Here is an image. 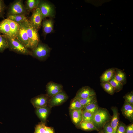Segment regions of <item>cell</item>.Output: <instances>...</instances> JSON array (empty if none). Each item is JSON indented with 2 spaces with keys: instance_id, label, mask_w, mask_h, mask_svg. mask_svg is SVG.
Segmentation results:
<instances>
[{
  "instance_id": "6da1fadb",
  "label": "cell",
  "mask_w": 133,
  "mask_h": 133,
  "mask_svg": "<svg viewBox=\"0 0 133 133\" xmlns=\"http://www.w3.org/2000/svg\"><path fill=\"white\" fill-rule=\"evenodd\" d=\"M110 116L107 110L99 108L93 114V123L99 130L110 120Z\"/></svg>"
},
{
  "instance_id": "7a4b0ae2",
  "label": "cell",
  "mask_w": 133,
  "mask_h": 133,
  "mask_svg": "<svg viewBox=\"0 0 133 133\" xmlns=\"http://www.w3.org/2000/svg\"><path fill=\"white\" fill-rule=\"evenodd\" d=\"M5 35L7 39L8 49L10 50L20 54L31 55V51L16 38Z\"/></svg>"
},
{
  "instance_id": "3957f363",
  "label": "cell",
  "mask_w": 133,
  "mask_h": 133,
  "mask_svg": "<svg viewBox=\"0 0 133 133\" xmlns=\"http://www.w3.org/2000/svg\"><path fill=\"white\" fill-rule=\"evenodd\" d=\"M32 50L31 56L40 61H43L49 56L51 49L48 45L40 41L37 46Z\"/></svg>"
},
{
  "instance_id": "277c9868",
  "label": "cell",
  "mask_w": 133,
  "mask_h": 133,
  "mask_svg": "<svg viewBox=\"0 0 133 133\" xmlns=\"http://www.w3.org/2000/svg\"><path fill=\"white\" fill-rule=\"evenodd\" d=\"M26 28L29 42V49L32 50L37 45L40 40L38 30L27 19L23 22Z\"/></svg>"
},
{
  "instance_id": "5b68a950",
  "label": "cell",
  "mask_w": 133,
  "mask_h": 133,
  "mask_svg": "<svg viewBox=\"0 0 133 133\" xmlns=\"http://www.w3.org/2000/svg\"><path fill=\"white\" fill-rule=\"evenodd\" d=\"M29 12L24 5L23 1H14L10 5L8 9L7 15H21L26 16Z\"/></svg>"
},
{
  "instance_id": "8992f818",
  "label": "cell",
  "mask_w": 133,
  "mask_h": 133,
  "mask_svg": "<svg viewBox=\"0 0 133 133\" xmlns=\"http://www.w3.org/2000/svg\"><path fill=\"white\" fill-rule=\"evenodd\" d=\"M37 8L39 9L42 13L43 19L47 17H55V11L54 7L48 2L40 0Z\"/></svg>"
},
{
  "instance_id": "52a82bcc",
  "label": "cell",
  "mask_w": 133,
  "mask_h": 133,
  "mask_svg": "<svg viewBox=\"0 0 133 133\" xmlns=\"http://www.w3.org/2000/svg\"><path fill=\"white\" fill-rule=\"evenodd\" d=\"M68 96L63 90L51 97L48 105L51 107L61 105L67 100Z\"/></svg>"
},
{
  "instance_id": "ba28073f",
  "label": "cell",
  "mask_w": 133,
  "mask_h": 133,
  "mask_svg": "<svg viewBox=\"0 0 133 133\" xmlns=\"http://www.w3.org/2000/svg\"><path fill=\"white\" fill-rule=\"evenodd\" d=\"M50 98L46 94H42L32 98L31 102L35 108L48 105Z\"/></svg>"
},
{
  "instance_id": "9c48e42d",
  "label": "cell",
  "mask_w": 133,
  "mask_h": 133,
  "mask_svg": "<svg viewBox=\"0 0 133 133\" xmlns=\"http://www.w3.org/2000/svg\"><path fill=\"white\" fill-rule=\"evenodd\" d=\"M43 19L42 13L39 9L37 8L32 11L29 20L31 24L38 31L42 26Z\"/></svg>"
},
{
  "instance_id": "30bf717a",
  "label": "cell",
  "mask_w": 133,
  "mask_h": 133,
  "mask_svg": "<svg viewBox=\"0 0 133 133\" xmlns=\"http://www.w3.org/2000/svg\"><path fill=\"white\" fill-rule=\"evenodd\" d=\"M23 22L19 24V30L16 38L27 48L29 49V42L26 29Z\"/></svg>"
},
{
  "instance_id": "8fae6325",
  "label": "cell",
  "mask_w": 133,
  "mask_h": 133,
  "mask_svg": "<svg viewBox=\"0 0 133 133\" xmlns=\"http://www.w3.org/2000/svg\"><path fill=\"white\" fill-rule=\"evenodd\" d=\"M52 107L48 105L35 108V113L42 123L46 124Z\"/></svg>"
},
{
  "instance_id": "7c38bea8",
  "label": "cell",
  "mask_w": 133,
  "mask_h": 133,
  "mask_svg": "<svg viewBox=\"0 0 133 133\" xmlns=\"http://www.w3.org/2000/svg\"><path fill=\"white\" fill-rule=\"evenodd\" d=\"M63 86L61 84L52 81L48 82L46 86L47 94L50 98L63 90Z\"/></svg>"
},
{
  "instance_id": "4fadbf2b",
  "label": "cell",
  "mask_w": 133,
  "mask_h": 133,
  "mask_svg": "<svg viewBox=\"0 0 133 133\" xmlns=\"http://www.w3.org/2000/svg\"><path fill=\"white\" fill-rule=\"evenodd\" d=\"M96 95L94 90L90 87L85 86L80 89L77 92L75 97L79 99H85Z\"/></svg>"
},
{
  "instance_id": "5bb4252c",
  "label": "cell",
  "mask_w": 133,
  "mask_h": 133,
  "mask_svg": "<svg viewBox=\"0 0 133 133\" xmlns=\"http://www.w3.org/2000/svg\"><path fill=\"white\" fill-rule=\"evenodd\" d=\"M122 114L126 118L131 121L133 120V104L125 101L121 109Z\"/></svg>"
},
{
  "instance_id": "9a60e30c",
  "label": "cell",
  "mask_w": 133,
  "mask_h": 133,
  "mask_svg": "<svg viewBox=\"0 0 133 133\" xmlns=\"http://www.w3.org/2000/svg\"><path fill=\"white\" fill-rule=\"evenodd\" d=\"M71 120L77 127L82 121V110L69 111Z\"/></svg>"
},
{
  "instance_id": "2e32d148",
  "label": "cell",
  "mask_w": 133,
  "mask_h": 133,
  "mask_svg": "<svg viewBox=\"0 0 133 133\" xmlns=\"http://www.w3.org/2000/svg\"><path fill=\"white\" fill-rule=\"evenodd\" d=\"M54 22L51 18L49 19H44L42 22L43 33L44 36L52 32L53 30Z\"/></svg>"
},
{
  "instance_id": "e0dca14e",
  "label": "cell",
  "mask_w": 133,
  "mask_h": 133,
  "mask_svg": "<svg viewBox=\"0 0 133 133\" xmlns=\"http://www.w3.org/2000/svg\"><path fill=\"white\" fill-rule=\"evenodd\" d=\"M34 133H55V132L53 127L46 126L41 122L36 125Z\"/></svg>"
},
{
  "instance_id": "ac0fdd59",
  "label": "cell",
  "mask_w": 133,
  "mask_h": 133,
  "mask_svg": "<svg viewBox=\"0 0 133 133\" xmlns=\"http://www.w3.org/2000/svg\"><path fill=\"white\" fill-rule=\"evenodd\" d=\"M111 109L113 112V115L110 124L114 133H116L119 122L118 113L117 109L116 108L113 107Z\"/></svg>"
},
{
  "instance_id": "d6986e66",
  "label": "cell",
  "mask_w": 133,
  "mask_h": 133,
  "mask_svg": "<svg viewBox=\"0 0 133 133\" xmlns=\"http://www.w3.org/2000/svg\"><path fill=\"white\" fill-rule=\"evenodd\" d=\"M0 33L12 37L11 29L7 18L0 22Z\"/></svg>"
},
{
  "instance_id": "ffe728a7",
  "label": "cell",
  "mask_w": 133,
  "mask_h": 133,
  "mask_svg": "<svg viewBox=\"0 0 133 133\" xmlns=\"http://www.w3.org/2000/svg\"><path fill=\"white\" fill-rule=\"evenodd\" d=\"M76 128L86 131H99V130L94 125V124L90 122L82 121Z\"/></svg>"
},
{
  "instance_id": "44dd1931",
  "label": "cell",
  "mask_w": 133,
  "mask_h": 133,
  "mask_svg": "<svg viewBox=\"0 0 133 133\" xmlns=\"http://www.w3.org/2000/svg\"><path fill=\"white\" fill-rule=\"evenodd\" d=\"M115 68H109L104 71L100 77L101 82H108L114 75Z\"/></svg>"
},
{
  "instance_id": "7402d4cb",
  "label": "cell",
  "mask_w": 133,
  "mask_h": 133,
  "mask_svg": "<svg viewBox=\"0 0 133 133\" xmlns=\"http://www.w3.org/2000/svg\"><path fill=\"white\" fill-rule=\"evenodd\" d=\"M114 75L115 79L123 85L126 83V75L123 70L118 68H115Z\"/></svg>"
},
{
  "instance_id": "603a6c76",
  "label": "cell",
  "mask_w": 133,
  "mask_h": 133,
  "mask_svg": "<svg viewBox=\"0 0 133 133\" xmlns=\"http://www.w3.org/2000/svg\"><path fill=\"white\" fill-rule=\"evenodd\" d=\"M83 107L80 103L79 99L74 97L70 102L69 108V111L74 110H82Z\"/></svg>"
},
{
  "instance_id": "cb8c5ba5",
  "label": "cell",
  "mask_w": 133,
  "mask_h": 133,
  "mask_svg": "<svg viewBox=\"0 0 133 133\" xmlns=\"http://www.w3.org/2000/svg\"><path fill=\"white\" fill-rule=\"evenodd\" d=\"M40 1L39 0H26L25 6L28 12L32 11L37 8Z\"/></svg>"
},
{
  "instance_id": "d4e9b609",
  "label": "cell",
  "mask_w": 133,
  "mask_h": 133,
  "mask_svg": "<svg viewBox=\"0 0 133 133\" xmlns=\"http://www.w3.org/2000/svg\"><path fill=\"white\" fill-rule=\"evenodd\" d=\"M8 48V43L6 37L5 35L0 33V53L3 52Z\"/></svg>"
},
{
  "instance_id": "484cf974",
  "label": "cell",
  "mask_w": 133,
  "mask_h": 133,
  "mask_svg": "<svg viewBox=\"0 0 133 133\" xmlns=\"http://www.w3.org/2000/svg\"><path fill=\"white\" fill-rule=\"evenodd\" d=\"M7 18L18 24L22 23L28 19L26 16L21 15H7Z\"/></svg>"
},
{
  "instance_id": "4316f807",
  "label": "cell",
  "mask_w": 133,
  "mask_h": 133,
  "mask_svg": "<svg viewBox=\"0 0 133 133\" xmlns=\"http://www.w3.org/2000/svg\"><path fill=\"white\" fill-rule=\"evenodd\" d=\"M11 29L12 37L16 38L19 30V25L17 23L7 18Z\"/></svg>"
},
{
  "instance_id": "83f0119b",
  "label": "cell",
  "mask_w": 133,
  "mask_h": 133,
  "mask_svg": "<svg viewBox=\"0 0 133 133\" xmlns=\"http://www.w3.org/2000/svg\"><path fill=\"white\" fill-rule=\"evenodd\" d=\"M99 108L97 101L85 106L83 108L82 110L83 111H87L94 114Z\"/></svg>"
},
{
  "instance_id": "f1b7e54d",
  "label": "cell",
  "mask_w": 133,
  "mask_h": 133,
  "mask_svg": "<svg viewBox=\"0 0 133 133\" xmlns=\"http://www.w3.org/2000/svg\"><path fill=\"white\" fill-rule=\"evenodd\" d=\"M108 82L114 88L115 92H119L122 89L123 85L115 79V75Z\"/></svg>"
},
{
  "instance_id": "f546056e",
  "label": "cell",
  "mask_w": 133,
  "mask_h": 133,
  "mask_svg": "<svg viewBox=\"0 0 133 133\" xmlns=\"http://www.w3.org/2000/svg\"><path fill=\"white\" fill-rule=\"evenodd\" d=\"M100 85L104 90L108 94L112 95L115 93L114 88L109 82H101Z\"/></svg>"
},
{
  "instance_id": "4dcf8cb0",
  "label": "cell",
  "mask_w": 133,
  "mask_h": 133,
  "mask_svg": "<svg viewBox=\"0 0 133 133\" xmlns=\"http://www.w3.org/2000/svg\"><path fill=\"white\" fill-rule=\"evenodd\" d=\"M79 100L83 108L92 102L97 101L96 95L91 96L86 99H79Z\"/></svg>"
},
{
  "instance_id": "1f68e13d",
  "label": "cell",
  "mask_w": 133,
  "mask_h": 133,
  "mask_svg": "<svg viewBox=\"0 0 133 133\" xmlns=\"http://www.w3.org/2000/svg\"><path fill=\"white\" fill-rule=\"evenodd\" d=\"M93 114L87 111H83L82 121L93 123Z\"/></svg>"
},
{
  "instance_id": "d6a6232c",
  "label": "cell",
  "mask_w": 133,
  "mask_h": 133,
  "mask_svg": "<svg viewBox=\"0 0 133 133\" xmlns=\"http://www.w3.org/2000/svg\"><path fill=\"white\" fill-rule=\"evenodd\" d=\"M99 131L98 133H114L110 123H106Z\"/></svg>"
},
{
  "instance_id": "836d02e7",
  "label": "cell",
  "mask_w": 133,
  "mask_h": 133,
  "mask_svg": "<svg viewBox=\"0 0 133 133\" xmlns=\"http://www.w3.org/2000/svg\"><path fill=\"white\" fill-rule=\"evenodd\" d=\"M125 101L133 105V91L126 94L123 97Z\"/></svg>"
},
{
  "instance_id": "e575fe53",
  "label": "cell",
  "mask_w": 133,
  "mask_h": 133,
  "mask_svg": "<svg viewBox=\"0 0 133 133\" xmlns=\"http://www.w3.org/2000/svg\"><path fill=\"white\" fill-rule=\"evenodd\" d=\"M126 126L122 122H119L116 133H125Z\"/></svg>"
},
{
  "instance_id": "d590c367",
  "label": "cell",
  "mask_w": 133,
  "mask_h": 133,
  "mask_svg": "<svg viewBox=\"0 0 133 133\" xmlns=\"http://www.w3.org/2000/svg\"><path fill=\"white\" fill-rule=\"evenodd\" d=\"M5 6L3 0H0V17H3Z\"/></svg>"
},
{
  "instance_id": "8d00e7d4",
  "label": "cell",
  "mask_w": 133,
  "mask_h": 133,
  "mask_svg": "<svg viewBox=\"0 0 133 133\" xmlns=\"http://www.w3.org/2000/svg\"><path fill=\"white\" fill-rule=\"evenodd\" d=\"M125 133H133V124H131L126 126Z\"/></svg>"
}]
</instances>
